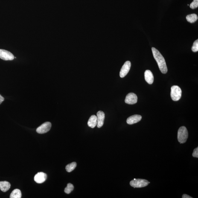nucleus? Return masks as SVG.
Here are the masks:
<instances>
[{"mask_svg": "<svg viewBox=\"0 0 198 198\" xmlns=\"http://www.w3.org/2000/svg\"><path fill=\"white\" fill-rule=\"evenodd\" d=\"M154 57L157 62L160 71L163 74H166L168 71L165 59L158 50L155 48H152Z\"/></svg>", "mask_w": 198, "mask_h": 198, "instance_id": "1", "label": "nucleus"}, {"mask_svg": "<svg viewBox=\"0 0 198 198\" xmlns=\"http://www.w3.org/2000/svg\"><path fill=\"white\" fill-rule=\"evenodd\" d=\"M188 137V132L186 128L182 126L178 129V139L180 144H184L186 142Z\"/></svg>", "mask_w": 198, "mask_h": 198, "instance_id": "2", "label": "nucleus"}, {"mask_svg": "<svg viewBox=\"0 0 198 198\" xmlns=\"http://www.w3.org/2000/svg\"><path fill=\"white\" fill-rule=\"evenodd\" d=\"M182 96V90L179 86H173L171 87V97L174 101H178L181 98Z\"/></svg>", "mask_w": 198, "mask_h": 198, "instance_id": "3", "label": "nucleus"}, {"mask_svg": "<svg viewBox=\"0 0 198 198\" xmlns=\"http://www.w3.org/2000/svg\"><path fill=\"white\" fill-rule=\"evenodd\" d=\"M150 183L147 180L134 179L130 182V185L134 188H141L147 186Z\"/></svg>", "mask_w": 198, "mask_h": 198, "instance_id": "4", "label": "nucleus"}, {"mask_svg": "<svg viewBox=\"0 0 198 198\" xmlns=\"http://www.w3.org/2000/svg\"><path fill=\"white\" fill-rule=\"evenodd\" d=\"M51 127V124L49 122H46L41 125L36 129V132L40 134L46 133L49 131Z\"/></svg>", "mask_w": 198, "mask_h": 198, "instance_id": "5", "label": "nucleus"}, {"mask_svg": "<svg viewBox=\"0 0 198 198\" xmlns=\"http://www.w3.org/2000/svg\"><path fill=\"white\" fill-rule=\"evenodd\" d=\"M14 58V56L10 52L4 50L0 49V59L5 61H11Z\"/></svg>", "mask_w": 198, "mask_h": 198, "instance_id": "6", "label": "nucleus"}, {"mask_svg": "<svg viewBox=\"0 0 198 198\" xmlns=\"http://www.w3.org/2000/svg\"><path fill=\"white\" fill-rule=\"evenodd\" d=\"M131 66V63L129 61L125 62L120 70V76L121 78L125 77L129 73Z\"/></svg>", "mask_w": 198, "mask_h": 198, "instance_id": "7", "label": "nucleus"}, {"mask_svg": "<svg viewBox=\"0 0 198 198\" xmlns=\"http://www.w3.org/2000/svg\"><path fill=\"white\" fill-rule=\"evenodd\" d=\"M138 98L136 94L134 93H129L126 97L125 102L126 103L129 105H133L137 102Z\"/></svg>", "mask_w": 198, "mask_h": 198, "instance_id": "8", "label": "nucleus"}, {"mask_svg": "<svg viewBox=\"0 0 198 198\" xmlns=\"http://www.w3.org/2000/svg\"><path fill=\"white\" fill-rule=\"evenodd\" d=\"M47 176L43 172L38 173L34 177V181L38 184H42L46 180Z\"/></svg>", "mask_w": 198, "mask_h": 198, "instance_id": "9", "label": "nucleus"}, {"mask_svg": "<svg viewBox=\"0 0 198 198\" xmlns=\"http://www.w3.org/2000/svg\"><path fill=\"white\" fill-rule=\"evenodd\" d=\"M105 118L104 112L102 111H99L97 113V126L100 128L103 126Z\"/></svg>", "mask_w": 198, "mask_h": 198, "instance_id": "10", "label": "nucleus"}, {"mask_svg": "<svg viewBox=\"0 0 198 198\" xmlns=\"http://www.w3.org/2000/svg\"><path fill=\"white\" fill-rule=\"evenodd\" d=\"M142 116L141 115H135L129 117L127 119V123L129 124H133L141 121Z\"/></svg>", "mask_w": 198, "mask_h": 198, "instance_id": "11", "label": "nucleus"}, {"mask_svg": "<svg viewBox=\"0 0 198 198\" xmlns=\"http://www.w3.org/2000/svg\"><path fill=\"white\" fill-rule=\"evenodd\" d=\"M144 74L146 81L149 84H152L153 82L154 77L151 71L149 70H146Z\"/></svg>", "mask_w": 198, "mask_h": 198, "instance_id": "12", "label": "nucleus"}, {"mask_svg": "<svg viewBox=\"0 0 198 198\" xmlns=\"http://www.w3.org/2000/svg\"><path fill=\"white\" fill-rule=\"evenodd\" d=\"M97 123V116L94 115L91 116L88 121V126L91 128H94L96 126Z\"/></svg>", "mask_w": 198, "mask_h": 198, "instance_id": "13", "label": "nucleus"}, {"mask_svg": "<svg viewBox=\"0 0 198 198\" xmlns=\"http://www.w3.org/2000/svg\"><path fill=\"white\" fill-rule=\"evenodd\" d=\"M11 185L9 182L7 181H1L0 182V189L3 192H6L9 189Z\"/></svg>", "mask_w": 198, "mask_h": 198, "instance_id": "14", "label": "nucleus"}, {"mask_svg": "<svg viewBox=\"0 0 198 198\" xmlns=\"http://www.w3.org/2000/svg\"><path fill=\"white\" fill-rule=\"evenodd\" d=\"M22 194L20 190L19 189H16L13 190L11 193L10 195V198H20L21 197Z\"/></svg>", "mask_w": 198, "mask_h": 198, "instance_id": "15", "label": "nucleus"}, {"mask_svg": "<svg viewBox=\"0 0 198 198\" xmlns=\"http://www.w3.org/2000/svg\"><path fill=\"white\" fill-rule=\"evenodd\" d=\"M186 19L189 22L193 23L197 20L198 16L195 14H192L188 15L186 17Z\"/></svg>", "mask_w": 198, "mask_h": 198, "instance_id": "16", "label": "nucleus"}, {"mask_svg": "<svg viewBox=\"0 0 198 198\" xmlns=\"http://www.w3.org/2000/svg\"><path fill=\"white\" fill-rule=\"evenodd\" d=\"M77 165V163L75 162H72L71 163L68 164L66 167V171L68 173H70V172L73 171L76 168Z\"/></svg>", "mask_w": 198, "mask_h": 198, "instance_id": "17", "label": "nucleus"}, {"mask_svg": "<svg viewBox=\"0 0 198 198\" xmlns=\"http://www.w3.org/2000/svg\"><path fill=\"white\" fill-rule=\"evenodd\" d=\"M74 186L71 183L68 184L66 188L65 189V192L66 194H69L74 190Z\"/></svg>", "mask_w": 198, "mask_h": 198, "instance_id": "18", "label": "nucleus"}, {"mask_svg": "<svg viewBox=\"0 0 198 198\" xmlns=\"http://www.w3.org/2000/svg\"><path fill=\"white\" fill-rule=\"evenodd\" d=\"M191 50L194 52H196L198 51V40H196L193 43Z\"/></svg>", "mask_w": 198, "mask_h": 198, "instance_id": "19", "label": "nucleus"}, {"mask_svg": "<svg viewBox=\"0 0 198 198\" xmlns=\"http://www.w3.org/2000/svg\"><path fill=\"white\" fill-rule=\"evenodd\" d=\"M198 7V0H194L190 5V8L193 9L197 8Z\"/></svg>", "mask_w": 198, "mask_h": 198, "instance_id": "20", "label": "nucleus"}, {"mask_svg": "<svg viewBox=\"0 0 198 198\" xmlns=\"http://www.w3.org/2000/svg\"><path fill=\"white\" fill-rule=\"evenodd\" d=\"M193 157L198 158V147H197L194 149L193 153Z\"/></svg>", "mask_w": 198, "mask_h": 198, "instance_id": "21", "label": "nucleus"}, {"mask_svg": "<svg viewBox=\"0 0 198 198\" xmlns=\"http://www.w3.org/2000/svg\"><path fill=\"white\" fill-rule=\"evenodd\" d=\"M4 97H3L1 94H0V104H1L2 102L4 101Z\"/></svg>", "mask_w": 198, "mask_h": 198, "instance_id": "22", "label": "nucleus"}, {"mask_svg": "<svg viewBox=\"0 0 198 198\" xmlns=\"http://www.w3.org/2000/svg\"><path fill=\"white\" fill-rule=\"evenodd\" d=\"M183 198H192V197H191V196L188 195L184 194L182 196Z\"/></svg>", "mask_w": 198, "mask_h": 198, "instance_id": "23", "label": "nucleus"}]
</instances>
